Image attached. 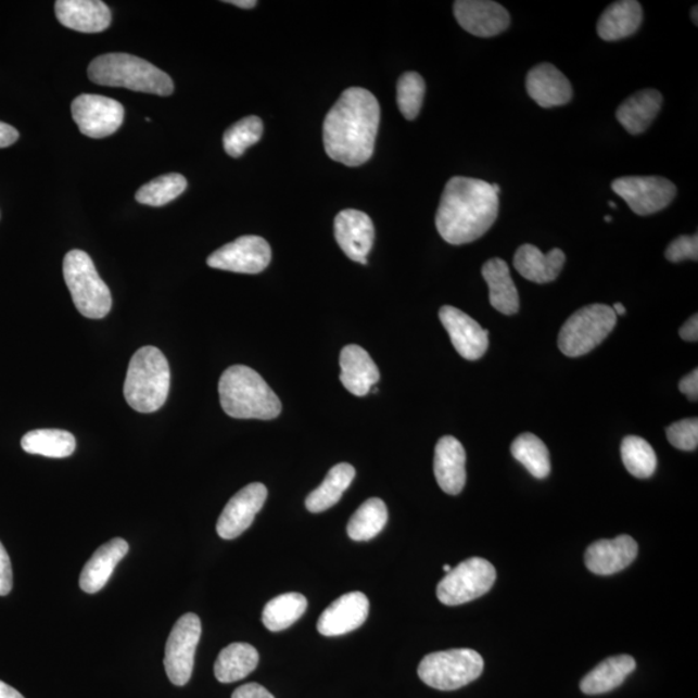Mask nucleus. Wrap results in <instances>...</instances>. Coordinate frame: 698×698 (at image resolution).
Instances as JSON below:
<instances>
[{"mask_svg": "<svg viewBox=\"0 0 698 698\" xmlns=\"http://www.w3.org/2000/svg\"><path fill=\"white\" fill-rule=\"evenodd\" d=\"M381 107L370 91L347 88L323 122L325 151L350 167L365 164L375 153Z\"/></svg>", "mask_w": 698, "mask_h": 698, "instance_id": "obj_1", "label": "nucleus"}, {"mask_svg": "<svg viewBox=\"0 0 698 698\" xmlns=\"http://www.w3.org/2000/svg\"><path fill=\"white\" fill-rule=\"evenodd\" d=\"M498 194L484 180L456 176L447 181L436 214V228L450 245L483 237L498 218Z\"/></svg>", "mask_w": 698, "mask_h": 698, "instance_id": "obj_2", "label": "nucleus"}, {"mask_svg": "<svg viewBox=\"0 0 698 698\" xmlns=\"http://www.w3.org/2000/svg\"><path fill=\"white\" fill-rule=\"evenodd\" d=\"M220 404L236 419H275L282 405L272 389L249 366L234 365L223 372L219 382Z\"/></svg>", "mask_w": 698, "mask_h": 698, "instance_id": "obj_3", "label": "nucleus"}, {"mask_svg": "<svg viewBox=\"0 0 698 698\" xmlns=\"http://www.w3.org/2000/svg\"><path fill=\"white\" fill-rule=\"evenodd\" d=\"M88 78L100 86L128 88L158 97H169L174 92L168 74L128 53H107L94 59L88 66Z\"/></svg>", "mask_w": 698, "mask_h": 698, "instance_id": "obj_4", "label": "nucleus"}, {"mask_svg": "<svg viewBox=\"0 0 698 698\" xmlns=\"http://www.w3.org/2000/svg\"><path fill=\"white\" fill-rule=\"evenodd\" d=\"M172 384L167 358L158 348H140L128 365L125 398L134 410L154 413L165 405Z\"/></svg>", "mask_w": 698, "mask_h": 698, "instance_id": "obj_5", "label": "nucleus"}, {"mask_svg": "<svg viewBox=\"0 0 698 698\" xmlns=\"http://www.w3.org/2000/svg\"><path fill=\"white\" fill-rule=\"evenodd\" d=\"M63 269L66 287L80 315L92 320L110 315L111 290L101 280L90 255L83 250H72L65 255Z\"/></svg>", "mask_w": 698, "mask_h": 698, "instance_id": "obj_6", "label": "nucleus"}, {"mask_svg": "<svg viewBox=\"0 0 698 698\" xmlns=\"http://www.w3.org/2000/svg\"><path fill=\"white\" fill-rule=\"evenodd\" d=\"M483 670L484 660L477 650L460 648L427 655L419 663L418 675L427 686L456 690L477 681Z\"/></svg>", "mask_w": 698, "mask_h": 698, "instance_id": "obj_7", "label": "nucleus"}, {"mask_svg": "<svg viewBox=\"0 0 698 698\" xmlns=\"http://www.w3.org/2000/svg\"><path fill=\"white\" fill-rule=\"evenodd\" d=\"M617 316L606 304H592L568 318L558 338L562 354L580 357L588 354L612 333Z\"/></svg>", "mask_w": 698, "mask_h": 698, "instance_id": "obj_8", "label": "nucleus"}, {"mask_svg": "<svg viewBox=\"0 0 698 698\" xmlns=\"http://www.w3.org/2000/svg\"><path fill=\"white\" fill-rule=\"evenodd\" d=\"M496 568L483 558H470L453 568L437 585V598L445 606H460L485 595L496 582Z\"/></svg>", "mask_w": 698, "mask_h": 698, "instance_id": "obj_9", "label": "nucleus"}, {"mask_svg": "<svg viewBox=\"0 0 698 698\" xmlns=\"http://www.w3.org/2000/svg\"><path fill=\"white\" fill-rule=\"evenodd\" d=\"M201 634V620L194 613H187L175 623L168 636L164 661L168 680L175 686H186L191 681Z\"/></svg>", "mask_w": 698, "mask_h": 698, "instance_id": "obj_10", "label": "nucleus"}, {"mask_svg": "<svg viewBox=\"0 0 698 698\" xmlns=\"http://www.w3.org/2000/svg\"><path fill=\"white\" fill-rule=\"evenodd\" d=\"M613 192L636 215L647 216L667 208L676 195V187L661 176H626L612 182Z\"/></svg>", "mask_w": 698, "mask_h": 698, "instance_id": "obj_11", "label": "nucleus"}, {"mask_svg": "<svg viewBox=\"0 0 698 698\" xmlns=\"http://www.w3.org/2000/svg\"><path fill=\"white\" fill-rule=\"evenodd\" d=\"M72 115L86 137L104 139L124 124L125 107L117 100L100 94H80L72 103Z\"/></svg>", "mask_w": 698, "mask_h": 698, "instance_id": "obj_12", "label": "nucleus"}, {"mask_svg": "<svg viewBox=\"0 0 698 698\" xmlns=\"http://www.w3.org/2000/svg\"><path fill=\"white\" fill-rule=\"evenodd\" d=\"M272 250L257 236H243L207 257V266L234 274L257 275L269 266Z\"/></svg>", "mask_w": 698, "mask_h": 698, "instance_id": "obj_13", "label": "nucleus"}, {"mask_svg": "<svg viewBox=\"0 0 698 698\" xmlns=\"http://www.w3.org/2000/svg\"><path fill=\"white\" fill-rule=\"evenodd\" d=\"M268 491L262 483L250 484L230 498L224 508L216 532L223 540H234L254 523L256 513L266 504Z\"/></svg>", "mask_w": 698, "mask_h": 698, "instance_id": "obj_14", "label": "nucleus"}, {"mask_svg": "<svg viewBox=\"0 0 698 698\" xmlns=\"http://www.w3.org/2000/svg\"><path fill=\"white\" fill-rule=\"evenodd\" d=\"M454 16L466 31L480 38H492L508 29L510 13L491 0H457Z\"/></svg>", "mask_w": 698, "mask_h": 698, "instance_id": "obj_15", "label": "nucleus"}, {"mask_svg": "<svg viewBox=\"0 0 698 698\" xmlns=\"http://www.w3.org/2000/svg\"><path fill=\"white\" fill-rule=\"evenodd\" d=\"M439 316L460 356L466 360L475 361L485 355L490 347V331L481 328L472 317L456 307L444 306Z\"/></svg>", "mask_w": 698, "mask_h": 698, "instance_id": "obj_16", "label": "nucleus"}, {"mask_svg": "<svg viewBox=\"0 0 698 698\" xmlns=\"http://www.w3.org/2000/svg\"><path fill=\"white\" fill-rule=\"evenodd\" d=\"M334 233L339 248L351 261L366 264L375 243L376 230L369 215L343 210L337 215Z\"/></svg>", "mask_w": 698, "mask_h": 698, "instance_id": "obj_17", "label": "nucleus"}, {"mask_svg": "<svg viewBox=\"0 0 698 698\" xmlns=\"http://www.w3.org/2000/svg\"><path fill=\"white\" fill-rule=\"evenodd\" d=\"M369 609V599L365 594H345L325 609L317 622L318 633L323 636H339L354 632L368 620Z\"/></svg>", "mask_w": 698, "mask_h": 698, "instance_id": "obj_18", "label": "nucleus"}, {"mask_svg": "<svg viewBox=\"0 0 698 698\" xmlns=\"http://www.w3.org/2000/svg\"><path fill=\"white\" fill-rule=\"evenodd\" d=\"M638 555V544L630 535H619L614 540H600L589 545L585 562L589 572L609 575L623 571Z\"/></svg>", "mask_w": 698, "mask_h": 698, "instance_id": "obj_19", "label": "nucleus"}, {"mask_svg": "<svg viewBox=\"0 0 698 698\" xmlns=\"http://www.w3.org/2000/svg\"><path fill=\"white\" fill-rule=\"evenodd\" d=\"M526 92L541 107L550 110L571 103L573 88L557 66L540 64L526 76Z\"/></svg>", "mask_w": 698, "mask_h": 698, "instance_id": "obj_20", "label": "nucleus"}, {"mask_svg": "<svg viewBox=\"0 0 698 698\" xmlns=\"http://www.w3.org/2000/svg\"><path fill=\"white\" fill-rule=\"evenodd\" d=\"M56 17L65 28L80 33H101L110 28V7L100 0H59Z\"/></svg>", "mask_w": 698, "mask_h": 698, "instance_id": "obj_21", "label": "nucleus"}, {"mask_svg": "<svg viewBox=\"0 0 698 698\" xmlns=\"http://www.w3.org/2000/svg\"><path fill=\"white\" fill-rule=\"evenodd\" d=\"M437 484L446 494L457 496L466 485V452L456 437L439 440L433 458Z\"/></svg>", "mask_w": 698, "mask_h": 698, "instance_id": "obj_22", "label": "nucleus"}, {"mask_svg": "<svg viewBox=\"0 0 698 698\" xmlns=\"http://www.w3.org/2000/svg\"><path fill=\"white\" fill-rule=\"evenodd\" d=\"M341 381L355 396H365L379 382L378 366L360 345H347L341 354Z\"/></svg>", "mask_w": 698, "mask_h": 698, "instance_id": "obj_23", "label": "nucleus"}, {"mask_svg": "<svg viewBox=\"0 0 698 698\" xmlns=\"http://www.w3.org/2000/svg\"><path fill=\"white\" fill-rule=\"evenodd\" d=\"M127 542L114 538L98 548L80 573L79 586L87 594L99 593L112 578L115 567L128 553Z\"/></svg>", "mask_w": 698, "mask_h": 698, "instance_id": "obj_24", "label": "nucleus"}, {"mask_svg": "<svg viewBox=\"0 0 698 698\" xmlns=\"http://www.w3.org/2000/svg\"><path fill=\"white\" fill-rule=\"evenodd\" d=\"M566 254L560 249H553L544 254L538 248L530 245L520 246L513 257V267L528 281L548 283L558 279L564 267Z\"/></svg>", "mask_w": 698, "mask_h": 698, "instance_id": "obj_25", "label": "nucleus"}, {"mask_svg": "<svg viewBox=\"0 0 698 698\" xmlns=\"http://www.w3.org/2000/svg\"><path fill=\"white\" fill-rule=\"evenodd\" d=\"M662 103L661 92L652 88L642 90L623 101L617 110V120L629 134H643L659 115Z\"/></svg>", "mask_w": 698, "mask_h": 698, "instance_id": "obj_26", "label": "nucleus"}, {"mask_svg": "<svg viewBox=\"0 0 698 698\" xmlns=\"http://www.w3.org/2000/svg\"><path fill=\"white\" fill-rule=\"evenodd\" d=\"M643 23V9L636 0H620L602 12L598 22V34L606 42L634 36Z\"/></svg>", "mask_w": 698, "mask_h": 698, "instance_id": "obj_27", "label": "nucleus"}, {"mask_svg": "<svg viewBox=\"0 0 698 698\" xmlns=\"http://www.w3.org/2000/svg\"><path fill=\"white\" fill-rule=\"evenodd\" d=\"M483 277L490 287V302L503 315L518 314L520 303L517 287L511 279L510 268L499 257L487 261L483 266Z\"/></svg>", "mask_w": 698, "mask_h": 698, "instance_id": "obj_28", "label": "nucleus"}, {"mask_svg": "<svg viewBox=\"0 0 698 698\" xmlns=\"http://www.w3.org/2000/svg\"><path fill=\"white\" fill-rule=\"evenodd\" d=\"M636 662L632 656L609 657L599 663L581 681L580 687L585 695H601L620 687L633 673Z\"/></svg>", "mask_w": 698, "mask_h": 698, "instance_id": "obj_29", "label": "nucleus"}, {"mask_svg": "<svg viewBox=\"0 0 698 698\" xmlns=\"http://www.w3.org/2000/svg\"><path fill=\"white\" fill-rule=\"evenodd\" d=\"M259 663V653L248 643H233L224 648L216 659L214 673L220 683H234L253 673Z\"/></svg>", "mask_w": 698, "mask_h": 698, "instance_id": "obj_30", "label": "nucleus"}, {"mask_svg": "<svg viewBox=\"0 0 698 698\" xmlns=\"http://www.w3.org/2000/svg\"><path fill=\"white\" fill-rule=\"evenodd\" d=\"M356 477L354 466L339 464L328 472L323 483L312 492L306 499L307 510L318 513L329 510L341 500L343 493L348 490Z\"/></svg>", "mask_w": 698, "mask_h": 698, "instance_id": "obj_31", "label": "nucleus"}, {"mask_svg": "<svg viewBox=\"0 0 698 698\" xmlns=\"http://www.w3.org/2000/svg\"><path fill=\"white\" fill-rule=\"evenodd\" d=\"M308 601L306 596L289 593L276 596L264 607L262 620L269 632H282L301 619L306 613Z\"/></svg>", "mask_w": 698, "mask_h": 698, "instance_id": "obj_32", "label": "nucleus"}, {"mask_svg": "<svg viewBox=\"0 0 698 698\" xmlns=\"http://www.w3.org/2000/svg\"><path fill=\"white\" fill-rule=\"evenodd\" d=\"M23 449L49 458L71 457L77 442L73 433L63 430H34L23 437Z\"/></svg>", "mask_w": 698, "mask_h": 698, "instance_id": "obj_33", "label": "nucleus"}, {"mask_svg": "<svg viewBox=\"0 0 698 698\" xmlns=\"http://www.w3.org/2000/svg\"><path fill=\"white\" fill-rule=\"evenodd\" d=\"M389 520L388 506L379 498L366 500L351 518L347 533L354 541H370L384 530Z\"/></svg>", "mask_w": 698, "mask_h": 698, "instance_id": "obj_34", "label": "nucleus"}, {"mask_svg": "<svg viewBox=\"0 0 698 698\" xmlns=\"http://www.w3.org/2000/svg\"><path fill=\"white\" fill-rule=\"evenodd\" d=\"M511 453L513 458L523 465L534 478L545 479L550 475V453L544 442L533 433H523L515 439Z\"/></svg>", "mask_w": 698, "mask_h": 698, "instance_id": "obj_35", "label": "nucleus"}, {"mask_svg": "<svg viewBox=\"0 0 698 698\" xmlns=\"http://www.w3.org/2000/svg\"><path fill=\"white\" fill-rule=\"evenodd\" d=\"M623 465L633 477L648 479L653 475L657 457L653 447L638 436L623 439L621 445Z\"/></svg>", "mask_w": 698, "mask_h": 698, "instance_id": "obj_36", "label": "nucleus"}, {"mask_svg": "<svg viewBox=\"0 0 698 698\" xmlns=\"http://www.w3.org/2000/svg\"><path fill=\"white\" fill-rule=\"evenodd\" d=\"M188 181L180 174L162 175L160 178L149 181L137 192V201L142 205L154 207L165 206L167 203L178 199L185 193Z\"/></svg>", "mask_w": 698, "mask_h": 698, "instance_id": "obj_37", "label": "nucleus"}, {"mask_svg": "<svg viewBox=\"0 0 698 698\" xmlns=\"http://www.w3.org/2000/svg\"><path fill=\"white\" fill-rule=\"evenodd\" d=\"M264 126L259 117H246L224 134L223 144L226 152L233 158H240L246 149L261 140Z\"/></svg>", "mask_w": 698, "mask_h": 698, "instance_id": "obj_38", "label": "nucleus"}, {"mask_svg": "<svg viewBox=\"0 0 698 698\" xmlns=\"http://www.w3.org/2000/svg\"><path fill=\"white\" fill-rule=\"evenodd\" d=\"M426 93L424 79L416 72H408L397 83V105L408 120H415L422 110Z\"/></svg>", "mask_w": 698, "mask_h": 698, "instance_id": "obj_39", "label": "nucleus"}, {"mask_svg": "<svg viewBox=\"0 0 698 698\" xmlns=\"http://www.w3.org/2000/svg\"><path fill=\"white\" fill-rule=\"evenodd\" d=\"M667 436L669 443L676 449L684 452L696 450L698 446V419L677 420V422L668 427Z\"/></svg>", "mask_w": 698, "mask_h": 698, "instance_id": "obj_40", "label": "nucleus"}, {"mask_svg": "<svg viewBox=\"0 0 698 698\" xmlns=\"http://www.w3.org/2000/svg\"><path fill=\"white\" fill-rule=\"evenodd\" d=\"M667 259L671 263L698 259V236H681L670 243L665 253Z\"/></svg>", "mask_w": 698, "mask_h": 698, "instance_id": "obj_41", "label": "nucleus"}, {"mask_svg": "<svg viewBox=\"0 0 698 698\" xmlns=\"http://www.w3.org/2000/svg\"><path fill=\"white\" fill-rule=\"evenodd\" d=\"M13 586L12 564L9 553L5 551L2 542H0V596L11 593Z\"/></svg>", "mask_w": 698, "mask_h": 698, "instance_id": "obj_42", "label": "nucleus"}, {"mask_svg": "<svg viewBox=\"0 0 698 698\" xmlns=\"http://www.w3.org/2000/svg\"><path fill=\"white\" fill-rule=\"evenodd\" d=\"M232 698H275L272 694L257 683L243 684L237 688Z\"/></svg>", "mask_w": 698, "mask_h": 698, "instance_id": "obj_43", "label": "nucleus"}, {"mask_svg": "<svg viewBox=\"0 0 698 698\" xmlns=\"http://www.w3.org/2000/svg\"><path fill=\"white\" fill-rule=\"evenodd\" d=\"M680 390L690 402H697L698 397V370L695 369L688 376L682 378Z\"/></svg>", "mask_w": 698, "mask_h": 698, "instance_id": "obj_44", "label": "nucleus"}, {"mask_svg": "<svg viewBox=\"0 0 698 698\" xmlns=\"http://www.w3.org/2000/svg\"><path fill=\"white\" fill-rule=\"evenodd\" d=\"M18 137L20 135L15 127L0 122V149L15 144Z\"/></svg>", "mask_w": 698, "mask_h": 698, "instance_id": "obj_45", "label": "nucleus"}, {"mask_svg": "<svg viewBox=\"0 0 698 698\" xmlns=\"http://www.w3.org/2000/svg\"><path fill=\"white\" fill-rule=\"evenodd\" d=\"M698 316L694 315L689 320L683 325L680 330V335L683 341L697 342L698 341Z\"/></svg>", "mask_w": 698, "mask_h": 698, "instance_id": "obj_46", "label": "nucleus"}, {"mask_svg": "<svg viewBox=\"0 0 698 698\" xmlns=\"http://www.w3.org/2000/svg\"><path fill=\"white\" fill-rule=\"evenodd\" d=\"M0 698H25V697L22 694H20L18 690L9 686V684L0 681Z\"/></svg>", "mask_w": 698, "mask_h": 698, "instance_id": "obj_47", "label": "nucleus"}, {"mask_svg": "<svg viewBox=\"0 0 698 698\" xmlns=\"http://www.w3.org/2000/svg\"><path fill=\"white\" fill-rule=\"evenodd\" d=\"M227 3L240 7V9L243 10H252L257 4L255 0H230V2Z\"/></svg>", "mask_w": 698, "mask_h": 698, "instance_id": "obj_48", "label": "nucleus"}, {"mask_svg": "<svg viewBox=\"0 0 698 698\" xmlns=\"http://www.w3.org/2000/svg\"><path fill=\"white\" fill-rule=\"evenodd\" d=\"M612 308L614 310L615 316H623L626 314V308L623 307V304L621 303H615Z\"/></svg>", "mask_w": 698, "mask_h": 698, "instance_id": "obj_49", "label": "nucleus"}, {"mask_svg": "<svg viewBox=\"0 0 698 698\" xmlns=\"http://www.w3.org/2000/svg\"><path fill=\"white\" fill-rule=\"evenodd\" d=\"M697 10H698V9H697V5H695V7H694V10H693V22H694L696 25H697V23H698V18H697Z\"/></svg>", "mask_w": 698, "mask_h": 698, "instance_id": "obj_50", "label": "nucleus"}, {"mask_svg": "<svg viewBox=\"0 0 698 698\" xmlns=\"http://www.w3.org/2000/svg\"><path fill=\"white\" fill-rule=\"evenodd\" d=\"M493 191L496 192L497 194L500 193V187L498 185H492Z\"/></svg>", "mask_w": 698, "mask_h": 698, "instance_id": "obj_51", "label": "nucleus"}, {"mask_svg": "<svg viewBox=\"0 0 698 698\" xmlns=\"http://www.w3.org/2000/svg\"><path fill=\"white\" fill-rule=\"evenodd\" d=\"M443 569H444V572L447 574L452 571L453 568H450V566H444Z\"/></svg>", "mask_w": 698, "mask_h": 698, "instance_id": "obj_52", "label": "nucleus"}, {"mask_svg": "<svg viewBox=\"0 0 698 698\" xmlns=\"http://www.w3.org/2000/svg\"><path fill=\"white\" fill-rule=\"evenodd\" d=\"M605 219H606L607 223H611L612 221V216H606Z\"/></svg>", "mask_w": 698, "mask_h": 698, "instance_id": "obj_53", "label": "nucleus"}, {"mask_svg": "<svg viewBox=\"0 0 698 698\" xmlns=\"http://www.w3.org/2000/svg\"><path fill=\"white\" fill-rule=\"evenodd\" d=\"M609 206H611V207H613V208H615V207H617L614 202H609Z\"/></svg>", "mask_w": 698, "mask_h": 698, "instance_id": "obj_54", "label": "nucleus"}]
</instances>
